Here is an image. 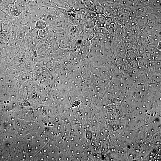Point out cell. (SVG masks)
I'll return each instance as SVG.
<instances>
[{
  "mask_svg": "<svg viewBox=\"0 0 161 161\" xmlns=\"http://www.w3.org/2000/svg\"><path fill=\"white\" fill-rule=\"evenodd\" d=\"M13 18L7 13L3 9H0V20L3 22L13 19Z\"/></svg>",
  "mask_w": 161,
  "mask_h": 161,
  "instance_id": "obj_3",
  "label": "cell"
},
{
  "mask_svg": "<svg viewBox=\"0 0 161 161\" xmlns=\"http://www.w3.org/2000/svg\"><path fill=\"white\" fill-rule=\"evenodd\" d=\"M2 23L3 21L0 20V34L2 32Z\"/></svg>",
  "mask_w": 161,
  "mask_h": 161,
  "instance_id": "obj_5",
  "label": "cell"
},
{
  "mask_svg": "<svg viewBox=\"0 0 161 161\" xmlns=\"http://www.w3.org/2000/svg\"><path fill=\"white\" fill-rule=\"evenodd\" d=\"M47 26V23L44 20L39 19L36 21L34 28L39 30L45 28Z\"/></svg>",
  "mask_w": 161,
  "mask_h": 161,
  "instance_id": "obj_2",
  "label": "cell"
},
{
  "mask_svg": "<svg viewBox=\"0 0 161 161\" xmlns=\"http://www.w3.org/2000/svg\"><path fill=\"white\" fill-rule=\"evenodd\" d=\"M13 19L3 22L2 24V33L5 35L10 34L11 35L12 24Z\"/></svg>",
  "mask_w": 161,
  "mask_h": 161,
  "instance_id": "obj_1",
  "label": "cell"
},
{
  "mask_svg": "<svg viewBox=\"0 0 161 161\" xmlns=\"http://www.w3.org/2000/svg\"><path fill=\"white\" fill-rule=\"evenodd\" d=\"M49 29V28L47 26L45 28L38 30V34L41 38L44 39L47 37L48 35Z\"/></svg>",
  "mask_w": 161,
  "mask_h": 161,
  "instance_id": "obj_4",
  "label": "cell"
}]
</instances>
